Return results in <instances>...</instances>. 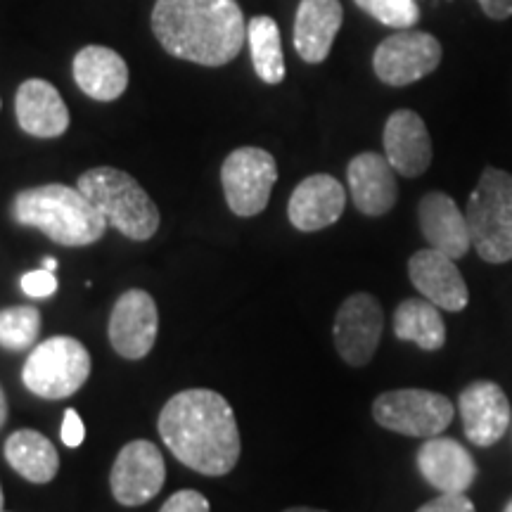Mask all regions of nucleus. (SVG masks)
I'll use <instances>...</instances> for the list:
<instances>
[{"mask_svg": "<svg viewBox=\"0 0 512 512\" xmlns=\"http://www.w3.org/2000/svg\"><path fill=\"white\" fill-rule=\"evenodd\" d=\"M159 437L185 467L223 477L238 465L242 441L233 408L214 389H185L159 413Z\"/></svg>", "mask_w": 512, "mask_h": 512, "instance_id": "obj_1", "label": "nucleus"}, {"mask_svg": "<svg viewBox=\"0 0 512 512\" xmlns=\"http://www.w3.org/2000/svg\"><path fill=\"white\" fill-rule=\"evenodd\" d=\"M152 31L166 53L202 67H223L247 38L238 0H157Z\"/></svg>", "mask_w": 512, "mask_h": 512, "instance_id": "obj_2", "label": "nucleus"}, {"mask_svg": "<svg viewBox=\"0 0 512 512\" xmlns=\"http://www.w3.org/2000/svg\"><path fill=\"white\" fill-rule=\"evenodd\" d=\"M12 216L19 226L41 230L62 247L93 245L107 230L105 216L95 204L79 188L60 183L19 192L12 202Z\"/></svg>", "mask_w": 512, "mask_h": 512, "instance_id": "obj_3", "label": "nucleus"}, {"mask_svg": "<svg viewBox=\"0 0 512 512\" xmlns=\"http://www.w3.org/2000/svg\"><path fill=\"white\" fill-rule=\"evenodd\" d=\"M83 195L105 216L107 226L117 228L128 240L145 242L159 230V209L143 185L126 171L98 166L76 183Z\"/></svg>", "mask_w": 512, "mask_h": 512, "instance_id": "obj_4", "label": "nucleus"}, {"mask_svg": "<svg viewBox=\"0 0 512 512\" xmlns=\"http://www.w3.org/2000/svg\"><path fill=\"white\" fill-rule=\"evenodd\" d=\"M467 226L477 254L489 264L512 261V176L508 171L484 169L467 200Z\"/></svg>", "mask_w": 512, "mask_h": 512, "instance_id": "obj_5", "label": "nucleus"}, {"mask_svg": "<svg viewBox=\"0 0 512 512\" xmlns=\"http://www.w3.org/2000/svg\"><path fill=\"white\" fill-rule=\"evenodd\" d=\"M91 377V354L79 339L57 335L31 349L22 382L41 399L60 401L79 392Z\"/></svg>", "mask_w": 512, "mask_h": 512, "instance_id": "obj_6", "label": "nucleus"}, {"mask_svg": "<svg viewBox=\"0 0 512 512\" xmlns=\"http://www.w3.org/2000/svg\"><path fill=\"white\" fill-rule=\"evenodd\" d=\"M373 418L389 432L430 439L451 425L453 403L444 394L427 389H394L377 396Z\"/></svg>", "mask_w": 512, "mask_h": 512, "instance_id": "obj_7", "label": "nucleus"}, {"mask_svg": "<svg viewBox=\"0 0 512 512\" xmlns=\"http://www.w3.org/2000/svg\"><path fill=\"white\" fill-rule=\"evenodd\" d=\"M278 181V164L261 147H238L221 166V183L233 214L256 216L268 207L271 190Z\"/></svg>", "mask_w": 512, "mask_h": 512, "instance_id": "obj_8", "label": "nucleus"}, {"mask_svg": "<svg viewBox=\"0 0 512 512\" xmlns=\"http://www.w3.org/2000/svg\"><path fill=\"white\" fill-rule=\"evenodd\" d=\"M441 62V43L432 34L401 29L377 46L373 69L387 86L401 88L430 76Z\"/></svg>", "mask_w": 512, "mask_h": 512, "instance_id": "obj_9", "label": "nucleus"}, {"mask_svg": "<svg viewBox=\"0 0 512 512\" xmlns=\"http://www.w3.org/2000/svg\"><path fill=\"white\" fill-rule=\"evenodd\" d=\"M166 482L162 451L147 439L128 441L114 460L110 472L112 496L126 508L152 501Z\"/></svg>", "mask_w": 512, "mask_h": 512, "instance_id": "obj_10", "label": "nucleus"}, {"mask_svg": "<svg viewBox=\"0 0 512 512\" xmlns=\"http://www.w3.org/2000/svg\"><path fill=\"white\" fill-rule=\"evenodd\" d=\"M382 328L384 313L373 294H351L347 302L339 306L335 328H332L337 354L354 368L368 366L380 344Z\"/></svg>", "mask_w": 512, "mask_h": 512, "instance_id": "obj_11", "label": "nucleus"}, {"mask_svg": "<svg viewBox=\"0 0 512 512\" xmlns=\"http://www.w3.org/2000/svg\"><path fill=\"white\" fill-rule=\"evenodd\" d=\"M159 311L152 294L145 290H126L114 304L107 335L114 351L128 361H140L157 342Z\"/></svg>", "mask_w": 512, "mask_h": 512, "instance_id": "obj_12", "label": "nucleus"}, {"mask_svg": "<svg viewBox=\"0 0 512 512\" xmlns=\"http://www.w3.org/2000/svg\"><path fill=\"white\" fill-rule=\"evenodd\" d=\"M458 411L463 418L465 437L475 446H494L510 427V401L501 384L479 380L467 384L458 396Z\"/></svg>", "mask_w": 512, "mask_h": 512, "instance_id": "obj_13", "label": "nucleus"}, {"mask_svg": "<svg viewBox=\"0 0 512 512\" xmlns=\"http://www.w3.org/2000/svg\"><path fill=\"white\" fill-rule=\"evenodd\" d=\"M408 278L427 302L446 311H463L470 302L465 278L460 275L456 259L437 252V249H420L408 261Z\"/></svg>", "mask_w": 512, "mask_h": 512, "instance_id": "obj_14", "label": "nucleus"}, {"mask_svg": "<svg viewBox=\"0 0 512 512\" xmlns=\"http://www.w3.org/2000/svg\"><path fill=\"white\" fill-rule=\"evenodd\" d=\"M347 207V190L335 176L316 174L297 185L287 204L290 223L302 233H316L339 221Z\"/></svg>", "mask_w": 512, "mask_h": 512, "instance_id": "obj_15", "label": "nucleus"}, {"mask_svg": "<svg viewBox=\"0 0 512 512\" xmlns=\"http://www.w3.org/2000/svg\"><path fill=\"white\" fill-rule=\"evenodd\" d=\"M384 157L396 174L415 178L432 164V138L425 121L413 110H396L384 124Z\"/></svg>", "mask_w": 512, "mask_h": 512, "instance_id": "obj_16", "label": "nucleus"}, {"mask_svg": "<svg viewBox=\"0 0 512 512\" xmlns=\"http://www.w3.org/2000/svg\"><path fill=\"white\" fill-rule=\"evenodd\" d=\"M418 470L439 494H465L477 477V463L456 439L430 437L418 451Z\"/></svg>", "mask_w": 512, "mask_h": 512, "instance_id": "obj_17", "label": "nucleus"}, {"mask_svg": "<svg viewBox=\"0 0 512 512\" xmlns=\"http://www.w3.org/2000/svg\"><path fill=\"white\" fill-rule=\"evenodd\" d=\"M396 171L389 159L377 152H361L347 166L351 200L366 216H384L394 209L399 197Z\"/></svg>", "mask_w": 512, "mask_h": 512, "instance_id": "obj_18", "label": "nucleus"}, {"mask_svg": "<svg viewBox=\"0 0 512 512\" xmlns=\"http://www.w3.org/2000/svg\"><path fill=\"white\" fill-rule=\"evenodd\" d=\"M418 219L422 235L432 249L451 259H463L470 252L472 235L467 216L446 192H427L420 200Z\"/></svg>", "mask_w": 512, "mask_h": 512, "instance_id": "obj_19", "label": "nucleus"}, {"mask_svg": "<svg viewBox=\"0 0 512 512\" xmlns=\"http://www.w3.org/2000/svg\"><path fill=\"white\" fill-rule=\"evenodd\" d=\"M342 22L344 8L339 0H302L294 15V50L309 64L325 62Z\"/></svg>", "mask_w": 512, "mask_h": 512, "instance_id": "obj_20", "label": "nucleus"}, {"mask_svg": "<svg viewBox=\"0 0 512 512\" xmlns=\"http://www.w3.org/2000/svg\"><path fill=\"white\" fill-rule=\"evenodd\" d=\"M17 121L34 138H60L69 128V110L50 81L29 79L17 88Z\"/></svg>", "mask_w": 512, "mask_h": 512, "instance_id": "obj_21", "label": "nucleus"}, {"mask_svg": "<svg viewBox=\"0 0 512 512\" xmlns=\"http://www.w3.org/2000/svg\"><path fill=\"white\" fill-rule=\"evenodd\" d=\"M74 81L88 98L112 102L128 88L126 60L117 50L105 46H86L74 57Z\"/></svg>", "mask_w": 512, "mask_h": 512, "instance_id": "obj_22", "label": "nucleus"}, {"mask_svg": "<svg viewBox=\"0 0 512 512\" xmlns=\"http://www.w3.org/2000/svg\"><path fill=\"white\" fill-rule=\"evenodd\" d=\"M5 460L19 477L31 484L53 482L60 470L57 448L36 430H17L5 441Z\"/></svg>", "mask_w": 512, "mask_h": 512, "instance_id": "obj_23", "label": "nucleus"}, {"mask_svg": "<svg viewBox=\"0 0 512 512\" xmlns=\"http://www.w3.org/2000/svg\"><path fill=\"white\" fill-rule=\"evenodd\" d=\"M394 335L403 342H413L425 351H437L446 342V323L439 306L422 299H406L394 313Z\"/></svg>", "mask_w": 512, "mask_h": 512, "instance_id": "obj_24", "label": "nucleus"}, {"mask_svg": "<svg viewBox=\"0 0 512 512\" xmlns=\"http://www.w3.org/2000/svg\"><path fill=\"white\" fill-rule=\"evenodd\" d=\"M247 41L252 48L254 72L264 83H283L285 79V57L280 43V29L273 17L256 15L247 24Z\"/></svg>", "mask_w": 512, "mask_h": 512, "instance_id": "obj_25", "label": "nucleus"}, {"mask_svg": "<svg viewBox=\"0 0 512 512\" xmlns=\"http://www.w3.org/2000/svg\"><path fill=\"white\" fill-rule=\"evenodd\" d=\"M41 332V311L34 306H10L0 311V347L24 351L34 347Z\"/></svg>", "mask_w": 512, "mask_h": 512, "instance_id": "obj_26", "label": "nucleus"}, {"mask_svg": "<svg viewBox=\"0 0 512 512\" xmlns=\"http://www.w3.org/2000/svg\"><path fill=\"white\" fill-rule=\"evenodd\" d=\"M354 3L366 15L396 31L413 29L420 19V8L415 0H354Z\"/></svg>", "mask_w": 512, "mask_h": 512, "instance_id": "obj_27", "label": "nucleus"}, {"mask_svg": "<svg viewBox=\"0 0 512 512\" xmlns=\"http://www.w3.org/2000/svg\"><path fill=\"white\" fill-rule=\"evenodd\" d=\"M19 285H22L24 294H29V297L34 299L53 297L57 292V278L53 275V271H48V268L24 273L22 280H19Z\"/></svg>", "mask_w": 512, "mask_h": 512, "instance_id": "obj_28", "label": "nucleus"}, {"mask_svg": "<svg viewBox=\"0 0 512 512\" xmlns=\"http://www.w3.org/2000/svg\"><path fill=\"white\" fill-rule=\"evenodd\" d=\"M159 512H209V501L200 494V491L183 489L176 491V494L162 505Z\"/></svg>", "mask_w": 512, "mask_h": 512, "instance_id": "obj_29", "label": "nucleus"}, {"mask_svg": "<svg viewBox=\"0 0 512 512\" xmlns=\"http://www.w3.org/2000/svg\"><path fill=\"white\" fill-rule=\"evenodd\" d=\"M418 512H477L475 503L465 494H439V498L425 503Z\"/></svg>", "mask_w": 512, "mask_h": 512, "instance_id": "obj_30", "label": "nucleus"}, {"mask_svg": "<svg viewBox=\"0 0 512 512\" xmlns=\"http://www.w3.org/2000/svg\"><path fill=\"white\" fill-rule=\"evenodd\" d=\"M60 437L64 441L67 448H79L83 444V437H86V427H83L81 415L74 411V408H67L64 411V422H62V430Z\"/></svg>", "mask_w": 512, "mask_h": 512, "instance_id": "obj_31", "label": "nucleus"}, {"mask_svg": "<svg viewBox=\"0 0 512 512\" xmlns=\"http://www.w3.org/2000/svg\"><path fill=\"white\" fill-rule=\"evenodd\" d=\"M479 5H482L484 15L496 22L512 17V0H479Z\"/></svg>", "mask_w": 512, "mask_h": 512, "instance_id": "obj_32", "label": "nucleus"}, {"mask_svg": "<svg viewBox=\"0 0 512 512\" xmlns=\"http://www.w3.org/2000/svg\"><path fill=\"white\" fill-rule=\"evenodd\" d=\"M5 420H8V399H5L3 387H0V427L5 425Z\"/></svg>", "mask_w": 512, "mask_h": 512, "instance_id": "obj_33", "label": "nucleus"}, {"mask_svg": "<svg viewBox=\"0 0 512 512\" xmlns=\"http://www.w3.org/2000/svg\"><path fill=\"white\" fill-rule=\"evenodd\" d=\"M43 268H48V271H55L57 259H53V256H46V259H43Z\"/></svg>", "mask_w": 512, "mask_h": 512, "instance_id": "obj_34", "label": "nucleus"}, {"mask_svg": "<svg viewBox=\"0 0 512 512\" xmlns=\"http://www.w3.org/2000/svg\"><path fill=\"white\" fill-rule=\"evenodd\" d=\"M285 512H325V510H316V508H290Z\"/></svg>", "mask_w": 512, "mask_h": 512, "instance_id": "obj_35", "label": "nucleus"}, {"mask_svg": "<svg viewBox=\"0 0 512 512\" xmlns=\"http://www.w3.org/2000/svg\"><path fill=\"white\" fill-rule=\"evenodd\" d=\"M3 503H5V496H3V486H0V510H3Z\"/></svg>", "mask_w": 512, "mask_h": 512, "instance_id": "obj_36", "label": "nucleus"}, {"mask_svg": "<svg viewBox=\"0 0 512 512\" xmlns=\"http://www.w3.org/2000/svg\"><path fill=\"white\" fill-rule=\"evenodd\" d=\"M503 512H512V501L508 503V505H505V510Z\"/></svg>", "mask_w": 512, "mask_h": 512, "instance_id": "obj_37", "label": "nucleus"}, {"mask_svg": "<svg viewBox=\"0 0 512 512\" xmlns=\"http://www.w3.org/2000/svg\"><path fill=\"white\" fill-rule=\"evenodd\" d=\"M0 512H5V510H0Z\"/></svg>", "mask_w": 512, "mask_h": 512, "instance_id": "obj_38", "label": "nucleus"}]
</instances>
